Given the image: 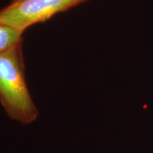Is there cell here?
<instances>
[{
  "label": "cell",
  "mask_w": 153,
  "mask_h": 153,
  "mask_svg": "<svg viewBox=\"0 0 153 153\" xmlns=\"http://www.w3.org/2000/svg\"><path fill=\"white\" fill-rule=\"evenodd\" d=\"M89 0H20L11 1L0 9V24L24 32L38 23L46 22L63 12Z\"/></svg>",
  "instance_id": "obj_2"
},
{
  "label": "cell",
  "mask_w": 153,
  "mask_h": 153,
  "mask_svg": "<svg viewBox=\"0 0 153 153\" xmlns=\"http://www.w3.org/2000/svg\"><path fill=\"white\" fill-rule=\"evenodd\" d=\"M11 1H20V0H11Z\"/></svg>",
  "instance_id": "obj_4"
},
{
  "label": "cell",
  "mask_w": 153,
  "mask_h": 153,
  "mask_svg": "<svg viewBox=\"0 0 153 153\" xmlns=\"http://www.w3.org/2000/svg\"><path fill=\"white\" fill-rule=\"evenodd\" d=\"M0 103L9 117L22 125L38 119L25 76L22 41L0 55Z\"/></svg>",
  "instance_id": "obj_1"
},
{
  "label": "cell",
  "mask_w": 153,
  "mask_h": 153,
  "mask_svg": "<svg viewBox=\"0 0 153 153\" xmlns=\"http://www.w3.org/2000/svg\"><path fill=\"white\" fill-rule=\"evenodd\" d=\"M23 33L11 26L0 24V55L23 41Z\"/></svg>",
  "instance_id": "obj_3"
}]
</instances>
